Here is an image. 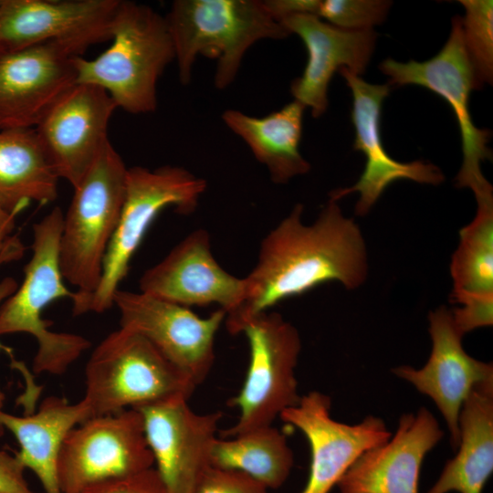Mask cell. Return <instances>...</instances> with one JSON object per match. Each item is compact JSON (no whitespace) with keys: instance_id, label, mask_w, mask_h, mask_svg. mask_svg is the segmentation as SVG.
I'll return each mask as SVG.
<instances>
[{"instance_id":"cell-1","label":"cell","mask_w":493,"mask_h":493,"mask_svg":"<svg viewBox=\"0 0 493 493\" xmlns=\"http://www.w3.org/2000/svg\"><path fill=\"white\" fill-rule=\"evenodd\" d=\"M297 204L262 240L257 262L245 278L242 304L226 316L229 333H239L251 317L314 288L338 282L347 289L368 274L366 245L359 226L330 198L311 225L302 222Z\"/></svg>"},{"instance_id":"cell-2","label":"cell","mask_w":493,"mask_h":493,"mask_svg":"<svg viewBox=\"0 0 493 493\" xmlns=\"http://www.w3.org/2000/svg\"><path fill=\"white\" fill-rule=\"evenodd\" d=\"M110 39L96 58H77V83L101 88L128 113L153 112L158 80L175 60L166 17L149 5L121 0Z\"/></svg>"},{"instance_id":"cell-3","label":"cell","mask_w":493,"mask_h":493,"mask_svg":"<svg viewBox=\"0 0 493 493\" xmlns=\"http://www.w3.org/2000/svg\"><path fill=\"white\" fill-rule=\"evenodd\" d=\"M165 17L183 85L190 83L201 55L216 61L215 86L226 89L252 45L290 35L258 0H175Z\"/></svg>"},{"instance_id":"cell-4","label":"cell","mask_w":493,"mask_h":493,"mask_svg":"<svg viewBox=\"0 0 493 493\" xmlns=\"http://www.w3.org/2000/svg\"><path fill=\"white\" fill-rule=\"evenodd\" d=\"M63 217L56 206L33 226L32 255L24 279L0 306V335L24 332L36 339V373L62 374L90 347L81 335L52 331L42 315L53 301H73L76 297V291L66 286L59 265Z\"/></svg>"},{"instance_id":"cell-5","label":"cell","mask_w":493,"mask_h":493,"mask_svg":"<svg viewBox=\"0 0 493 493\" xmlns=\"http://www.w3.org/2000/svg\"><path fill=\"white\" fill-rule=\"evenodd\" d=\"M127 170L109 140L74 188L64 214L59 265L65 281L77 288L73 314L99 286L104 257L124 202Z\"/></svg>"},{"instance_id":"cell-6","label":"cell","mask_w":493,"mask_h":493,"mask_svg":"<svg viewBox=\"0 0 493 493\" xmlns=\"http://www.w3.org/2000/svg\"><path fill=\"white\" fill-rule=\"evenodd\" d=\"M89 417L173 397L189 399L194 380L141 334L120 327L93 350L85 368Z\"/></svg>"},{"instance_id":"cell-7","label":"cell","mask_w":493,"mask_h":493,"mask_svg":"<svg viewBox=\"0 0 493 493\" xmlns=\"http://www.w3.org/2000/svg\"><path fill=\"white\" fill-rule=\"evenodd\" d=\"M205 189L203 178L180 166L128 168L124 202L104 257L99 286L74 315L102 313L110 309L132 257L154 219L168 207L183 215L193 213Z\"/></svg>"},{"instance_id":"cell-8","label":"cell","mask_w":493,"mask_h":493,"mask_svg":"<svg viewBox=\"0 0 493 493\" xmlns=\"http://www.w3.org/2000/svg\"><path fill=\"white\" fill-rule=\"evenodd\" d=\"M239 333L248 341L249 365L240 391L228 401L239 416L232 426L220 431L224 438L272 425L301 398L295 376L301 350L298 330L279 313L267 310L248 319Z\"/></svg>"},{"instance_id":"cell-9","label":"cell","mask_w":493,"mask_h":493,"mask_svg":"<svg viewBox=\"0 0 493 493\" xmlns=\"http://www.w3.org/2000/svg\"><path fill=\"white\" fill-rule=\"evenodd\" d=\"M380 70L389 77L390 85L422 86L442 97L451 107L458 123L463 162L456 177L460 188L473 191L476 200L493 199L492 186L484 177L481 163L491 156L487 146L491 131L478 129L469 111L472 89H481L467 55L463 36L462 17L452 19L450 36L442 49L432 58L418 62L383 60Z\"/></svg>"},{"instance_id":"cell-10","label":"cell","mask_w":493,"mask_h":493,"mask_svg":"<svg viewBox=\"0 0 493 493\" xmlns=\"http://www.w3.org/2000/svg\"><path fill=\"white\" fill-rule=\"evenodd\" d=\"M154 467L141 413L135 408L91 416L65 437L58 466L62 493Z\"/></svg>"},{"instance_id":"cell-11","label":"cell","mask_w":493,"mask_h":493,"mask_svg":"<svg viewBox=\"0 0 493 493\" xmlns=\"http://www.w3.org/2000/svg\"><path fill=\"white\" fill-rule=\"evenodd\" d=\"M113 305L120 327L150 341L197 386L206 378L215 360V336L226 315L222 309L201 318L187 307L121 288Z\"/></svg>"},{"instance_id":"cell-12","label":"cell","mask_w":493,"mask_h":493,"mask_svg":"<svg viewBox=\"0 0 493 493\" xmlns=\"http://www.w3.org/2000/svg\"><path fill=\"white\" fill-rule=\"evenodd\" d=\"M121 0H1L0 49L56 42L81 54L110 39Z\"/></svg>"},{"instance_id":"cell-13","label":"cell","mask_w":493,"mask_h":493,"mask_svg":"<svg viewBox=\"0 0 493 493\" xmlns=\"http://www.w3.org/2000/svg\"><path fill=\"white\" fill-rule=\"evenodd\" d=\"M79 57L56 42L0 49V130L35 129L77 83Z\"/></svg>"},{"instance_id":"cell-14","label":"cell","mask_w":493,"mask_h":493,"mask_svg":"<svg viewBox=\"0 0 493 493\" xmlns=\"http://www.w3.org/2000/svg\"><path fill=\"white\" fill-rule=\"evenodd\" d=\"M137 409L167 493H194L195 485L210 466L213 444L217 438L221 412L195 413L185 397H173Z\"/></svg>"},{"instance_id":"cell-15","label":"cell","mask_w":493,"mask_h":493,"mask_svg":"<svg viewBox=\"0 0 493 493\" xmlns=\"http://www.w3.org/2000/svg\"><path fill=\"white\" fill-rule=\"evenodd\" d=\"M330 407L327 394L313 391L279 415L299 429L309 444V473L300 493H330L363 452L391 437L383 419L369 415L359 424L347 425L331 417Z\"/></svg>"},{"instance_id":"cell-16","label":"cell","mask_w":493,"mask_h":493,"mask_svg":"<svg viewBox=\"0 0 493 493\" xmlns=\"http://www.w3.org/2000/svg\"><path fill=\"white\" fill-rule=\"evenodd\" d=\"M117 106L101 88L76 83L35 128L59 178L73 188L88 173L105 143Z\"/></svg>"},{"instance_id":"cell-17","label":"cell","mask_w":493,"mask_h":493,"mask_svg":"<svg viewBox=\"0 0 493 493\" xmlns=\"http://www.w3.org/2000/svg\"><path fill=\"white\" fill-rule=\"evenodd\" d=\"M351 90V121L355 129L353 148L363 152L365 167L352 186L340 188L330 197L340 200L358 192L355 214L365 215L377 202L386 187L398 180H411L420 184H439L445 179L441 170L424 161L401 163L385 151L381 139V113L384 99L388 96V84H371L360 76L343 68L339 70Z\"/></svg>"},{"instance_id":"cell-18","label":"cell","mask_w":493,"mask_h":493,"mask_svg":"<svg viewBox=\"0 0 493 493\" xmlns=\"http://www.w3.org/2000/svg\"><path fill=\"white\" fill-rule=\"evenodd\" d=\"M139 287L142 293L187 308L217 304L226 315L242 304L246 294L245 278H239L219 265L205 229L190 233L144 271Z\"/></svg>"},{"instance_id":"cell-19","label":"cell","mask_w":493,"mask_h":493,"mask_svg":"<svg viewBox=\"0 0 493 493\" xmlns=\"http://www.w3.org/2000/svg\"><path fill=\"white\" fill-rule=\"evenodd\" d=\"M428 320L432 350L427 362L421 369L403 365L395 368L393 373L434 401L447 425L451 446L456 451L463 404L476 386L493 381V366L465 351L464 335L456 327L447 308L441 306L431 311Z\"/></svg>"},{"instance_id":"cell-20","label":"cell","mask_w":493,"mask_h":493,"mask_svg":"<svg viewBox=\"0 0 493 493\" xmlns=\"http://www.w3.org/2000/svg\"><path fill=\"white\" fill-rule=\"evenodd\" d=\"M443 435L425 407L404 414L393 437L350 467L337 485L340 493H418L423 461Z\"/></svg>"},{"instance_id":"cell-21","label":"cell","mask_w":493,"mask_h":493,"mask_svg":"<svg viewBox=\"0 0 493 493\" xmlns=\"http://www.w3.org/2000/svg\"><path fill=\"white\" fill-rule=\"evenodd\" d=\"M289 34H297L308 51L302 75L290 85L294 100L309 108L314 118L328 108V88L333 74L347 68L355 75L364 73L372 56L377 35L372 29L345 30L316 16L298 14L279 21Z\"/></svg>"},{"instance_id":"cell-22","label":"cell","mask_w":493,"mask_h":493,"mask_svg":"<svg viewBox=\"0 0 493 493\" xmlns=\"http://www.w3.org/2000/svg\"><path fill=\"white\" fill-rule=\"evenodd\" d=\"M89 417L81 399L70 404L65 398H45L37 412L16 416L0 409V428L10 431L19 444L16 456L31 470L45 493H62L58 466L61 447L68 432Z\"/></svg>"},{"instance_id":"cell-23","label":"cell","mask_w":493,"mask_h":493,"mask_svg":"<svg viewBox=\"0 0 493 493\" xmlns=\"http://www.w3.org/2000/svg\"><path fill=\"white\" fill-rule=\"evenodd\" d=\"M458 424V451L426 493L482 492L493 471V381L470 392Z\"/></svg>"},{"instance_id":"cell-24","label":"cell","mask_w":493,"mask_h":493,"mask_svg":"<svg viewBox=\"0 0 493 493\" xmlns=\"http://www.w3.org/2000/svg\"><path fill=\"white\" fill-rule=\"evenodd\" d=\"M304 110L299 102L293 100L263 117L231 109L223 112L222 119L266 166L272 182L286 184L310 169L299 152Z\"/></svg>"},{"instance_id":"cell-25","label":"cell","mask_w":493,"mask_h":493,"mask_svg":"<svg viewBox=\"0 0 493 493\" xmlns=\"http://www.w3.org/2000/svg\"><path fill=\"white\" fill-rule=\"evenodd\" d=\"M59 176L35 129L0 130V207L19 214L58 197Z\"/></svg>"},{"instance_id":"cell-26","label":"cell","mask_w":493,"mask_h":493,"mask_svg":"<svg viewBox=\"0 0 493 493\" xmlns=\"http://www.w3.org/2000/svg\"><path fill=\"white\" fill-rule=\"evenodd\" d=\"M287 437L272 425L257 427L232 437H217L210 465L242 471L268 489L281 487L293 467Z\"/></svg>"},{"instance_id":"cell-27","label":"cell","mask_w":493,"mask_h":493,"mask_svg":"<svg viewBox=\"0 0 493 493\" xmlns=\"http://www.w3.org/2000/svg\"><path fill=\"white\" fill-rule=\"evenodd\" d=\"M477 204L476 215L459 231L452 255L451 296L493 294V200Z\"/></svg>"},{"instance_id":"cell-28","label":"cell","mask_w":493,"mask_h":493,"mask_svg":"<svg viewBox=\"0 0 493 493\" xmlns=\"http://www.w3.org/2000/svg\"><path fill=\"white\" fill-rule=\"evenodd\" d=\"M464 43L477 79L482 87L493 79V2L461 0Z\"/></svg>"},{"instance_id":"cell-29","label":"cell","mask_w":493,"mask_h":493,"mask_svg":"<svg viewBox=\"0 0 493 493\" xmlns=\"http://www.w3.org/2000/svg\"><path fill=\"white\" fill-rule=\"evenodd\" d=\"M391 5L383 0H320L317 16L341 29L369 30L384 21Z\"/></svg>"},{"instance_id":"cell-30","label":"cell","mask_w":493,"mask_h":493,"mask_svg":"<svg viewBox=\"0 0 493 493\" xmlns=\"http://www.w3.org/2000/svg\"><path fill=\"white\" fill-rule=\"evenodd\" d=\"M194 493H268V488L242 471L210 465L199 477Z\"/></svg>"},{"instance_id":"cell-31","label":"cell","mask_w":493,"mask_h":493,"mask_svg":"<svg viewBox=\"0 0 493 493\" xmlns=\"http://www.w3.org/2000/svg\"><path fill=\"white\" fill-rule=\"evenodd\" d=\"M451 300L460 305L451 310V313L456 327L463 335L473 330L492 325L493 294L452 295Z\"/></svg>"},{"instance_id":"cell-32","label":"cell","mask_w":493,"mask_h":493,"mask_svg":"<svg viewBox=\"0 0 493 493\" xmlns=\"http://www.w3.org/2000/svg\"><path fill=\"white\" fill-rule=\"evenodd\" d=\"M80 493H167V490L153 467L135 474L99 482Z\"/></svg>"},{"instance_id":"cell-33","label":"cell","mask_w":493,"mask_h":493,"mask_svg":"<svg viewBox=\"0 0 493 493\" xmlns=\"http://www.w3.org/2000/svg\"><path fill=\"white\" fill-rule=\"evenodd\" d=\"M24 472L25 467L16 455L0 449V493H35Z\"/></svg>"},{"instance_id":"cell-34","label":"cell","mask_w":493,"mask_h":493,"mask_svg":"<svg viewBox=\"0 0 493 493\" xmlns=\"http://www.w3.org/2000/svg\"><path fill=\"white\" fill-rule=\"evenodd\" d=\"M270 14L278 20L298 14L317 16L320 0H267L264 1Z\"/></svg>"},{"instance_id":"cell-35","label":"cell","mask_w":493,"mask_h":493,"mask_svg":"<svg viewBox=\"0 0 493 493\" xmlns=\"http://www.w3.org/2000/svg\"><path fill=\"white\" fill-rule=\"evenodd\" d=\"M25 252V246L20 238L11 236L7 238L5 246L0 251V267L5 263L20 259Z\"/></svg>"},{"instance_id":"cell-36","label":"cell","mask_w":493,"mask_h":493,"mask_svg":"<svg viewBox=\"0 0 493 493\" xmlns=\"http://www.w3.org/2000/svg\"><path fill=\"white\" fill-rule=\"evenodd\" d=\"M18 287V283L16 280L12 277H5L3 279L0 280V306L1 304L10 296L12 295L16 289ZM6 350L4 345L0 343V350ZM5 402V394L0 389V409H2Z\"/></svg>"},{"instance_id":"cell-37","label":"cell","mask_w":493,"mask_h":493,"mask_svg":"<svg viewBox=\"0 0 493 493\" xmlns=\"http://www.w3.org/2000/svg\"><path fill=\"white\" fill-rule=\"evenodd\" d=\"M16 213L9 214L0 207V229L8 226H15Z\"/></svg>"},{"instance_id":"cell-38","label":"cell","mask_w":493,"mask_h":493,"mask_svg":"<svg viewBox=\"0 0 493 493\" xmlns=\"http://www.w3.org/2000/svg\"><path fill=\"white\" fill-rule=\"evenodd\" d=\"M0 2H1V0H0Z\"/></svg>"}]
</instances>
